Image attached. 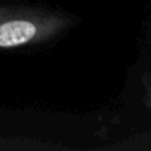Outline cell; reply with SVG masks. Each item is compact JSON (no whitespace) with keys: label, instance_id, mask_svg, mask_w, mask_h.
I'll return each instance as SVG.
<instances>
[{"label":"cell","instance_id":"obj_1","mask_svg":"<svg viewBox=\"0 0 151 151\" xmlns=\"http://www.w3.org/2000/svg\"><path fill=\"white\" fill-rule=\"evenodd\" d=\"M74 25L62 12L28 6H0V50L49 42Z\"/></svg>","mask_w":151,"mask_h":151},{"label":"cell","instance_id":"obj_2","mask_svg":"<svg viewBox=\"0 0 151 151\" xmlns=\"http://www.w3.org/2000/svg\"><path fill=\"white\" fill-rule=\"evenodd\" d=\"M145 102H147V105L151 108V80L147 82V96H145Z\"/></svg>","mask_w":151,"mask_h":151}]
</instances>
